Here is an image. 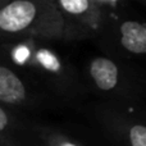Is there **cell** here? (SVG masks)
Here are the masks:
<instances>
[{"label":"cell","mask_w":146,"mask_h":146,"mask_svg":"<svg viewBox=\"0 0 146 146\" xmlns=\"http://www.w3.org/2000/svg\"><path fill=\"white\" fill-rule=\"evenodd\" d=\"M48 42L38 38H22L1 44L0 50L18 69L32 81L42 83L55 96L67 103L80 101L90 92L87 83Z\"/></svg>","instance_id":"cell-1"},{"label":"cell","mask_w":146,"mask_h":146,"mask_svg":"<svg viewBox=\"0 0 146 146\" xmlns=\"http://www.w3.org/2000/svg\"><path fill=\"white\" fill-rule=\"evenodd\" d=\"M64 23L55 0H10L0 8V38L63 40Z\"/></svg>","instance_id":"cell-2"},{"label":"cell","mask_w":146,"mask_h":146,"mask_svg":"<svg viewBox=\"0 0 146 146\" xmlns=\"http://www.w3.org/2000/svg\"><path fill=\"white\" fill-rule=\"evenodd\" d=\"M85 81L101 101L140 105L146 99V74L121 58L94 56L85 67Z\"/></svg>","instance_id":"cell-3"},{"label":"cell","mask_w":146,"mask_h":146,"mask_svg":"<svg viewBox=\"0 0 146 146\" xmlns=\"http://www.w3.org/2000/svg\"><path fill=\"white\" fill-rule=\"evenodd\" d=\"M91 115L111 146H146V113L140 105L100 100L91 105Z\"/></svg>","instance_id":"cell-4"},{"label":"cell","mask_w":146,"mask_h":146,"mask_svg":"<svg viewBox=\"0 0 146 146\" xmlns=\"http://www.w3.org/2000/svg\"><path fill=\"white\" fill-rule=\"evenodd\" d=\"M110 56L146 55V23L133 19H111L105 14L98 37Z\"/></svg>","instance_id":"cell-5"},{"label":"cell","mask_w":146,"mask_h":146,"mask_svg":"<svg viewBox=\"0 0 146 146\" xmlns=\"http://www.w3.org/2000/svg\"><path fill=\"white\" fill-rule=\"evenodd\" d=\"M44 101L45 96L36 88L33 81L0 50V103L22 111L40 108Z\"/></svg>","instance_id":"cell-6"},{"label":"cell","mask_w":146,"mask_h":146,"mask_svg":"<svg viewBox=\"0 0 146 146\" xmlns=\"http://www.w3.org/2000/svg\"><path fill=\"white\" fill-rule=\"evenodd\" d=\"M64 23V41L96 38L105 13L95 0H55Z\"/></svg>","instance_id":"cell-7"},{"label":"cell","mask_w":146,"mask_h":146,"mask_svg":"<svg viewBox=\"0 0 146 146\" xmlns=\"http://www.w3.org/2000/svg\"><path fill=\"white\" fill-rule=\"evenodd\" d=\"M0 146H37L36 122L0 103Z\"/></svg>","instance_id":"cell-8"},{"label":"cell","mask_w":146,"mask_h":146,"mask_svg":"<svg viewBox=\"0 0 146 146\" xmlns=\"http://www.w3.org/2000/svg\"><path fill=\"white\" fill-rule=\"evenodd\" d=\"M37 146H86L82 141L48 124L36 123Z\"/></svg>","instance_id":"cell-9"},{"label":"cell","mask_w":146,"mask_h":146,"mask_svg":"<svg viewBox=\"0 0 146 146\" xmlns=\"http://www.w3.org/2000/svg\"><path fill=\"white\" fill-rule=\"evenodd\" d=\"M8 1H10V0H0V8L3 7V5H5Z\"/></svg>","instance_id":"cell-10"},{"label":"cell","mask_w":146,"mask_h":146,"mask_svg":"<svg viewBox=\"0 0 146 146\" xmlns=\"http://www.w3.org/2000/svg\"><path fill=\"white\" fill-rule=\"evenodd\" d=\"M140 1H144V3H146V0H140Z\"/></svg>","instance_id":"cell-11"}]
</instances>
